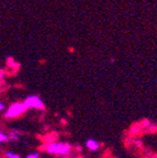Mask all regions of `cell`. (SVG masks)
<instances>
[{"label":"cell","mask_w":157,"mask_h":158,"mask_svg":"<svg viewBox=\"0 0 157 158\" xmlns=\"http://www.w3.org/2000/svg\"><path fill=\"white\" fill-rule=\"evenodd\" d=\"M45 151L52 155H61L66 156L70 153L71 146L67 143H49L45 146Z\"/></svg>","instance_id":"1"},{"label":"cell","mask_w":157,"mask_h":158,"mask_svg":"<svg viewBox=\"0 0 157 158\" xmlns=\"http://www.w3.org/2000/svg\"><path fill=\"white\" fill-rule=\"evenodd\" d=\"M28 110V106H25L24 102H15V103L11 104L6 111L5 116L7 118H15L23 114Z\"/></svg>","instance_id":"2"},{"label":"cell","mask_w":157,"mask_h":158,"mask_svg":"<svg viewBox=\"0 0 157 158\" xmlns=\"http://www.w3.org/2000/svg\"><path fill=\"white\" fill-rule=\"evenodd\" d=\"M24 103L28 109H39V110L44 109V102L37 96H29L28 98H25Z\"/></svg>","instance_id":"3"},{"label":"cell","mask_w":157,"mask_h":158,"mask_svg":"<svg viewBox=\"0 0 157 158\" xmlns=\"http://www.w3.org/2000/svg\"><path fill=\"white\" fill-rule=\"evenodd\" d=\"M86 147L88 148L89 151L96 152V151H98V149H99L100 145H99V142H97L96 139H92V138H90V139H88V141L86 142Z\"/></svg>","instance_id":"4"},{"label":"cell","mask_w":157,"mask_h":158,"mask_svg":"<svg viewBox=\"0 0 157 158\" xmlns=\"http://www.w3.org/2000/svg\"><path fill=\"white\" fill-rule=\"evenodd\" d=\"M9 139H10L9 135H7V134L2 133V132L0 131V144H1V143H5V142L9 141Z\"/></svg>","instance_id":"5"},{"label":"cell","mask_w":157,"mask_h":158,"mask_svg":"<svg viewBox=\"0 0 157 158\" xmlns=\"http://www.w3.org/2000/svg\"><path fill=\"white\" fill-rule=\"evenodd\" d=\"M5 155H6V157H7V158H21L17 153H13V152H10V151L6 152Z\"/></svg>","instance_id":"6"},{"label":"cell","mask_w":157,"mask_h":158,"mask_svg":"<svg viewBox=\"0 0 157 158\" xmlns=\"http://www.w3.org/2000/svg\"><path fill=\"white\" fill-rule=\"evenodd\" d=\"M25 158H40V155H39V153H31Z\"/></svg>","instance_id":"7"},{"label":"cell","mask_w":157,"mask_h":158,"mask_svg":"<svg viewBox=\"0 0 157 158\" xmlns=\"http://www.w3.org/2000/svg\"><path fill=\"white\" fill-rule=\"evenodd\" d=\"M9 137L11 138V139H17L18 138V134H15V133H11L9 135Z\"/></svg>","instance_id":"8"},{"label":"cell","mask_w":157,"mask_h":158,"mask_svg":"<svg viewBox=\"0 0 157 158\" xmlns=\"http://www.w3.org/2000/svg\"><path fill=\"white\" fill-rule=\"evenodd\" d=\"M5 109H6V104L3 103V102L0 101V111H3Z\"/></svg>","instance_id":"9"}]
</instances>
